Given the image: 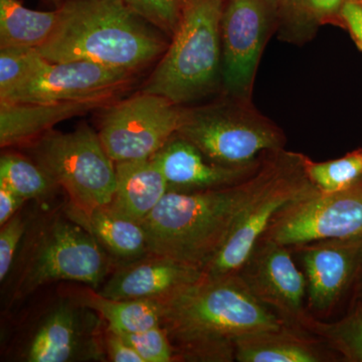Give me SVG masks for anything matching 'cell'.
Wrapping results in <instances>:
<instances>
[{
	"mask_svg": "<svg viewBox=\"0 0 362 362\" xmlns=\"http://www.w3.org/2000/svg\"><path fill=\"white\" fill-rule=\"evenodd\" d=\"M351 306H358L362 308V279L352 294L350 307Z\"/></svg>",
	"mask_w": 362,
	"mask_h": 362,
	"instance_id": "36",
	"label": "cell"
},
{
	"mask_svg": "<svg viewBox=\"0 0 362 362\" xmlns=\"http://www.w3.org/2000/svg\"><path fill=\"white\" fill-rule=\"evenodd\" d=\"M98 314L63 300L42 319L25 350L26 361L68 362L100 358Z\"/></svg>",
	"mask_w": 362,
	"mask_h": 362,
	"instance_id": "15",
	"label": "cell"
},
{
	"mask_svg": "<svg viewBox=\"0 0 362 362\" xmlns=\"http://www.w3.org/2000/svg\"><path fill=\"white\" fill-rule=\"evenodd\" d=\"M225 0H185L175 33L143 92L183 106L221 84V16Z\"/></svg>",
	"mask_w": 362,
	"mask_h": 362,
	"instance_id": "4",
	"label": "cell"
},
{
	"mask_svg": "<svg viewBox=\"0 0 362 362\" xmlns=\"http://www.w3.org/2000/svg\"><path fill=\"white\" fill-rule=\"evenodd\" d=\"M303 161L302 154L287 152L278 173L240 214L225 244L204 271V276L239 273L275 216L293 202L319 192L307 177Z\"/></svg>",
	"mask_w": 362,
	"mask_h": 362,
	"instance_id": "9",
	"label": "cell"
},
{
	"mask_svg": "<svg viewBox=\"0 0 362 362\" xmlns=\"http://www.w3.org/2000/svg\"><path fill=\"white\" fill-rule=\"evenodd\" d=\"M136 74L107 68L85 61L51 63L47 61L32 78L6 96L0 103H54L114 98L134 82Z\"/></svg>",
	"mask_w": 362,
	"mask_h": 362,
	"instance_id": "12",
	"label": "cell"
},
{
	"mask_svg": "<svg viewBox=\"0 0 362 362\" xmlns=\"http://www.w3.org/2000/svg\"><path fill=\"white\" fill-rule=\"evenodd\" d=\"M279 37L284 42L302 45L309 42L318 26L307 16L301 0H278Z\"/></svg>",
	"mask_w": 362,
	"mask_h": 362,
	"instance_id": "28",
	"label": "cell"
},
{
	"mask_svg": "<svg viewBox=\"0 0 362 362\" xmlns=\"http://www.w3.org/2000/svg\"><path fill=\"white\" fill-rule=\"evenodd\" d=\"M345 0H301L307 16L317 26L331 25L341 28L340 11Z\"/></svg>",
	"mask_w": 362,
	"mask_h": 362,
	"instance_id": "32",
	"label": "cell"
},
{
	"mask_svg": "<svg viewBox=\"0 0 362 362\" xmlns=\"http://www.w3.org/2000/svg\"><path fill=\"white\" fill-rule=\"evenodd\" d=\"M340 20L341 28L349 33L354 45L362 52V0H345Z\"/></svg>",
	"mask_w": 362,
	"mask_h": 362,
	"instance_id": "33",
	"label": "cell"
},
{
	"mask_svg": "<svg viewBox=\"0 0 362 362\" xmlns=\"http://www.w3.org/2000/svg\"><path fill=\"white\" fill-rule=\"evenodd\" d=\"M25 199L0 185V225L4 226L18 214V209L25 202Z\"/></svg>",
	"mask_w": 362,
	"mask_h": 362,
	"instance_id": "35",
	"label": "cell"
},
{
	"mask_svg": "<svg viewBox=\"0 0 362 362\" xmlns=\"http://www.w3.org/2000/svg\"><path fill=\"white\" fill-rule=\"evenodd\" d=\"M59 9L56 30L37 49L51 63L85 61L137 74L170 42L124 0H68Z\"/></svg>",
	"mask_w": 362,
	"mask_h": 362,
	"instance_id": "3",
	"label": "cell"
},
{
	"mask_svg": "<svg viewBox=\"0 0 362 362\" xmlns=\"http://www.w3.org/2000/svg\"><path fill=\"white\" fill-rule=\"evenodd\" d=\"M304 329L320 338L339 361L362 362V308L351 306L342 318L331 322L311 315Z\"/></svg>",
	"mask_w": 362,
	"mask_h": 362,
	"instance_id": "24",
	"label": "cell"
},
{
	"mask_svg": "<svg viewBox=\"0 0 362 362\" xmlns=\"http://www.w3.org/2000/svg\"><path fill=\"white\" fill-rule=\"evenodd\" d=\"M0 185L28 199H44L58 187L37 162L14 153L0 158Z\"/></svg>",
	"mask_w": 362,
	"mask_h": 362,
	"instance_id": "25",
	"label": "cell"
},
{
	"mask_svg": "<svg viewBox=\"0 0 362 362\" xmlns=\"http://www.w3.org/2000/svg\"><path fill=\"white\" fill-rule=\"evenodd\" d=\"M33 154L58 187L66 190L70 211L89 214L110 204L116 187L115 162L88 124L68 133L49 131L35 140Z\"/></svg>",
	"mask_w": 362,
	"mask_h": 362,
	"instance_id": "6",
	"label": "cell"
},
{
	"mask_svg": "<svg viewBox=\"0 0 362 362\" xmlns=\"http://www.w3.org/2000/svg\"><path fill=\"white\" fill-rule=\"evenodd\" d=\"M151 158L163 173L169 190L182 192H202L237 185L255 175L264 161L263 158L259 163L246 168L221 165L211 160L178 133Z\"/></svg>",
	"mask_w": 362,
	"mask_h": 362,
	"instance_id": "16",
	"label": "cell"
},
{
	"mask_svg": "<svg viewBox=\"0 0 362 362\" xmlns=\"http://www.w3.org/2000/svg\"><path fill=\"white\" fill-rule=\"evenodd\" d=\"M144 362L176 361L175 352L161 325L136 333L118 332Z\"/></svg>",
	"mask_w": 362,
	"mask_h": 362,
	"instance_id": "30",
	"label": "cell"
},
{
	"mask_svg": "<svg viewBox=\"0 0 362 362\" xmlns=\"http://www.w3.org/2000/svg\"><path fill=\"white\" fill-rule=\"evenodd\" d=\"M291 249L303 267L312 315H327L347 295L352 296L362 279V237L321 240Z\"/></svg>",
	"mask_w": 362,
	"mask_h": 362,
	"instance_id": "14",
	"label": "cell"
},
{
	"mask_svg": "<svg viewBox=\"0 0 362 362\" xmlns=\"http://www.w3.org/2000/svg\"><path fill=\"white\" fill-rule=\"evenodd\" d=\"M42 1L45 6L52 7V9H59L61 8L68 0H42Z\"/></svg>",
	"mask_w": 362,
	"mask_h": 362,
	"instance_id": "37",
	"label": "cell"
},
{
	"mask_svg": "<svg viewBox=\"0 0 362 362\" xmlns=\"http://www.w3.org/2000/svg\"><path fill=\"white\" fill-rule=\"evenodd\" d=\"M176 361H235L239 338L284 325L239 273L202 278L157 299Z\"/></svg>",
	"mask_w": 362,
	"mask_h": 362,
	"instance_id": "1",
	"label": "cell"
},
{
	"mask_svg": "<svg viewBox=\"0 0 362 362\" xmlns=\"http://www.w3.org/2000/svg\"><path fill=\"white\" fill-rule=\"evenodd\" d=\"M358 237H362V181L342 192H318L293 202L275 216L261 240L295 247Z\"/></svg>",
	"mask_w": 362,
	"mask_h": 362,
	"instance_id": "11",
	"label": "cell"
},
{
	"mask_svg": "<svg viewBox=\"0 0 362 362\" xmlns=\"http://www.w3.org/2000/svg\"><path fill=\"white\" fill-rule=\"evenodd\" d=\"M278 28V0H225L221 86L226 96L252 101L259 59Z\"/></svg>",
	"mask_w": 362,
	"mask_h": 362,
	"instance_id": "10",
	"label": "cell"
},
{
	"mask_svg": "<svg viewBox=\"0 0 362 362\" xmlns=\"http://www.w3.org/2000/svg\"><path fill=\"white\" fill-rule=\"evenodd\" d=\"M115 192L108 206L142 223L168 194V181L152 158L115 162Z\"/></svg>",
	"mask_w": 362,
	"mask_h": 362,
	"instance_id": "20",
	"label": "cell"
},
{
	"mask_svg": "<svg viewBox=\"0 0 362 362\" xmlns=\"http://www.w3.org/2000/svg\"><path fill=\"white\" fill-rule=\"evenodd\" d=\"M78 302L96 312L116 332H141L161 325V307L157 299L115 300L85 290Z\"/></svg>",
	"mask_w": 362,
	"mask_h": 362,
	"instance_id": "23",
	"label": "cell"
},
{
	"mask_svg": "<svg viewBox=\"0 0 362 362\" xmlns=\"http://www.w3.org/2000/svg\"><path fill=\"white\" fill-rule=\"evenodd\" d=\"M105 347L109 361L113 362H144L137 351L116 331L108 328Z\"/></svg>",
	"mask_w": 362,
	"mask_h": 362,
	"instance_id": "34",
	"label": "cell"
},
{
	"mask_svg": "<svg viewBox=\"0 0 362 362\" xmlns=\"http://www.w3.org/2000/svg\"><path fill=\"white\" fill-rule=\"evenodd\" d=\"M286 154L285 149L267 154L258 171L237 185L202 192L168 190L141 223L149 255L206 270L240 214L278 173Z\"/></svg>",
	"mask_w": 362,
	"mask_h": 362,
	"instance_id": "2",
	"label": "cell"
},
{
	"mask_svg": "<svg viewBox=\"0 0 362 362\" xmlns=\"http://www.w3.org/2000/svg\"><path fill=\"white\" fill-rule=\"evenodd\" d=\"M235 361L327 362L339 361V358L320 338L284 324L239 338L235 342Z\"/></svg>",
	"mask_w": 362,
	"mask_h": 362,
	"instance_id": "19",
	"label": "cell"
},
{
	"mask_svg": "<svg viewBox=\"0 0 362 362\" xmlns=\"http://www.w3.org/2000/svg\"><path fill=\"white\" fill-rule=\"evenodd\" d=\"M114 101V98H99L54 103H0V145L4 148L35 141L59 123Z\"/></svg>",
	"mask_w": 362,
	"mask_h": 362,
	"instance_id": "18",
	"label": "cell"
},
{
	"mask_svg": "<svg viewBox=\"0 0 362 362\" xmlns=\"http://www.w3.org/2000/svg\"><path fill=\"white\" fill-rule=\"evenodd\" d=\"M177 133L211 160L232 168L255 165L286 144L284 132L252 101L226 95L216 103L185 108Z\"/></svg>",
	"mask_w": 362,
	"mask_h": 362,
	"instance_id": "5",
	"label": "cell"
},
{
	"mask_svg": "<svg viewBox=\"0 0 362 362\" xmlns=\"http://www.w3.org/2000/svg\"><path fill=\"white\" fill-rule=\"evenodd\" d=\"M138 16L171 39L180 23L185 0H124Z\"/></svg>",
	"mask_w": 362,
	"mask_h": 362,
	"instance_id": "29",
	"label": "cell"
},
{
	"mask_svg": "<svg viewBox=\"0 0 362 362\" xmlns=\"http://www.w3.org/2000/svg\"><path fill=\"white\" fill-rule=\"evenodd\" d=\"M204 272L166 257L148 255L124 264L99 293L115 300L160 299L202 277Z\"/></svg>",
	"mask_w": 362,
	"mask_h": 362,
	"instance_id": "17",
	"label": "cell"
},
{
	"mask_svg": "<svg viewBox=\"0 0 362 362\" xmlns=\"http://www.w3.org/2000/svg\"><path fill=\"white\" fill-rule=\"evenodd\" d=\"M292 254L291 247L259 240L239 274L255 297L283 322L304 329L312 315L307 306V280Z\"/></svg>",
	"mask_w": 362,
	"mask_h": 362,
	"instance_id": "13",
	"label": "cell"
},
{
	"mask_svg": "<svg viewBox=\"0 0 362 362\" xmlns=\"http://www.w3.org/2000/svg\"><path fill=\"white\" fill-rule=\"evenodd\" d=\"M25 232V221L16 214L0 230V281L4 282L13 267L21 240Z\"/></svg>",
	"mask_w": 362,
	"mask_h": 362,
	"instance_id": "31",
	"label": "cell"
},
{
	"mask_svg": "<svg viewBox=\"0 0 362 362\" xmlns=\"http://www.w3.org/2000/svg\"><path fill=\"white\" fill-rule=\"evenodd\" d=\"M103 247L68 216H54L35 233L13 292V301L54 281H74L97 289L109 270Z\"/></svg>",
	"mask_w": 362,
	"mask_h": 362,
	"instance_id": "7",
	"label": "cell"
},
{
	"mask_svg": "<svg viewBox=\"0 0 362 362\" xmlns=\"http://www.w3.org/2000/svg\"><path fill=\"white\" fill-rule=\"evenodd\" d=\"M185 107L141 92L104 107L99 134L114 162L151 158L180 129Z\"/></svg>",
	"mask_w": 362,
	"mask_h": 362,
	"instance_id": "8",
	"label": "cell"
},
{
	"mask_svg": "<svg viewBox=\"0 0 362 362\" xmlns=\"http://www.w3.org/2000/svg\"><path fill=\"white\" fill-rule=\"evenodd\" d=\"M47 61L33 47H0V97L25 83Z\"/></svg>",
	"mask_w": 362,
	"mask_h": 362,
	"instance_id": "27",
	"label": "cell"
},
{
	"mask_svg": "<svg viewBox=\"0 0 362 362\" xmlns=\"http://www.w3.org/2000/svg\"><path fill=\"white\" fill-rule=\"evenodd\" d=\"M59 18V9L33 11L20 0H0V47L40 49L52 37Z\"/></svg>",
	"mask_w": 362,
	"mask_h": 362,
	"instance_id": "22",
	"label": "cell"
},
{
	"mask_svg": "<svg viewBox=\"0 0 362 362\" xmlns=\"http://www.w3.org/2000/svg\"><path fill=\"white\" fill-rule=\"evenodd\" d=\"M66 216L88 230L105 251L125 264L149 255L141 223L115 213L108 204L89 214L66 209Z\"/></svg>",
	"mask_w": 362,
	"mask_h": 362,
	"instance_id": "21",
	"label": "cell"
},
{
	"mask_svg": "<svg viewBox=\"0 0 362 362\" xmlns=\"http://www.w3.org/2000/svg\"><path fill=\"white\" fill-rule=\"evenodd\" d=\"M305 173L322 194H334L362 181V148L334 160L315 162L304 156Z\"/></svg>",
	"mask_w": 362,
	"mask_h": 362,
	"instance_id": "26",
	"label": "cell"
}]
</instances>
